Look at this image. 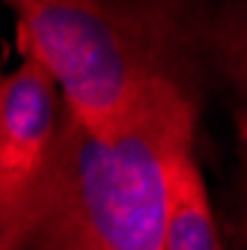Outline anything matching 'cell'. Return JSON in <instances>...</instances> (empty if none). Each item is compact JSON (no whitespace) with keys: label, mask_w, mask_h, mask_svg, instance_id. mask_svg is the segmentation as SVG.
<instances>
[{"label":"cell","mask_w":247,"mask_h":250,"mask_svg":"<svg viewBox=\"0 0 247 250\" xmlns=\"http://www.w3.org/2000/svg\"><path fill=\"white\" fill-rule=\"evenodd\" d=\"M194 78L155 81L110 137L60 107L45 170L0 250H161L173 164L194 152Z\"/></svg>","instance_id":"6da1fadb"},{"label":"cell","mask_w":247,"mask_h":250,"mask_svg":"<svg viewBox=\"0 0 247 250\" xmlns=\"http://www.w3.org/2000/svg\"><path fill=\"white\" fill-rule=\"evenodd\" d=\"M15 42L51 75L66 113L110 137L161 78H194V12L176 3L18 0Z\"/></svg>","instance_id":"7a4b0ae2"},{"label":"cell","mask_w":247,"mask_h":250,"mask_svg":"<svg viewBox=\"0 0 247 250\" xmlns=\"http://www.w3.org/2000/svg\"><path fill=\"white\" fill-rule=\"evenodd\" d=\"M60 89L33 60L0 75V241L45 170L60 122Z\"/></svg>","instance_id":"3957f363"},{"label":"cell","mask_w":247,"mask_h":250,"mask_svg":"<svg viewBox=\"0 0 247 250\" xmlns=\"http://www.w3.org/2000/svg\"><path fill=\"white\" fill-rule=\"evenodd\" d=\"M161 250H221L218 221L194 152L182 155L173 164L167 182Z\"/></svg>","instance_id":"277c9868"},{"label":"cell","mask_w":247,"mask_h":250,"mask_svg":"<svg viewBox=\"0 0 247 250\" xmlns=\"http://www.w3.org/2000/svg\"><path fill=\"white\" fill-rule=\"evenodd\" d=\"M197 57L208 60L247 102V3L194 12Z\"/></svg>","instance_id":"5b68a950"},{"label":"cell","mask_w":247,"mask_h":250,"mask_svg":"<svg viewBox=\"0 0 247 250\" xmlns=\"http://www.w3.org/2000/svg\"><path fill=\"white\" fill-rule=\"evenodd\" d=\"M238 158H241V214H244V247H247V107L238 113Z\"/></svg>","instance_id":"8992f818"}]
</instances>
